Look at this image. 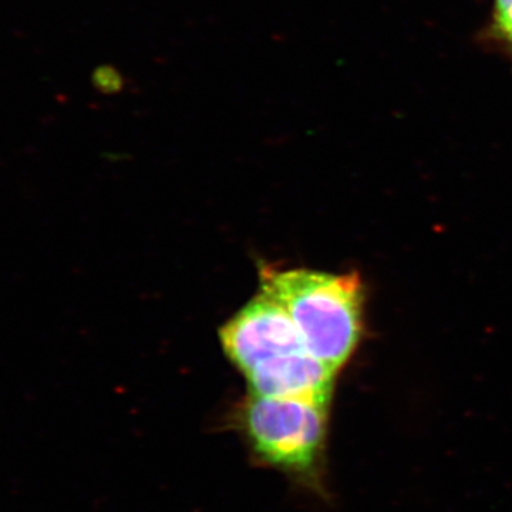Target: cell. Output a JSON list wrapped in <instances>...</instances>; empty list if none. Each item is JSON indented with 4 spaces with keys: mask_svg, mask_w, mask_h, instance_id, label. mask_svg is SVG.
<instances>
[{
    "mask_svg": "<svg viewBox=\"0 0 512 512\" xmlns=\"http://www.w3.org/2000/svg\"><path fill=\"white\" fill-rule=\"evenodd\" d=\"M262 292L284 306L305 348L339 372L362 335V284L356 275H333L308 269L265 268Z\"/></svg>",
    "mask_w": 512,
    "mask_h": 512,
    "instance_id": "6da1fadb",
    "label": "cell"
},
{
    "mask_svg": "<svg viewBox=\"0 0 512 512\" xmlns=\"http://www.w3.org/2000/svg\"><path fill=\"white\" fill-rule=\"evenodd\" d=\"M481 39L490 49L505 57L512 67V0H493Z\"/></svg>",
    "mask_w": 512,
    "mask_h": 512,
    "instance_id": "5b68a950",
    "label": "cell"
},
{
    "mask_svg": "<svg viewBox=\"0 0 512 512\" xmlns=\"http://www.w3.org/2000/svg\"><path fill=\"white\" fill-rule=\"evenodd\" d=\"M220 339L225 355L242 375L272 357L306 350L289 313L265 292L222 326Z\"/></svg>",
    "mask_w": 512,
    "mask_h": 512,
    "instance_id": "3957f363",
    "label": "cell"
},
{
    "mask_svg": "<svg viewBox=\"0 0 512 512\" xmlns=\"http://www.w3.org/2000/svg\"><path fill=\"white\" fill-rule=\"evenodd\" d=\"M328 421L329 404L251 393L234 417L256 463L315 491L322 488Z\"/></svg>",
    "mask_w": 512,
    "mask_h": 512,
    "instance_id": "7a4b0ae2",
    "label": "cell"
},
{
    "mask_svg": "<svg viewBox=\"0 0 512 512\" xmlns=\"http://www.w3.org/2000/svg\"><path fill=\"white\" fill-rule=\"evenodd\" d=\"M93 84L100 93L113 96L126 90V77L113 64H103L94 72Z\"/></svg>",
    "mask_w": 512,
    "mask_h": 512,
    "instance_id": "8992f818",
    "label": "cell"
},
{
    "mask_svg": "<svg viewBox=\"0 0 512 512\" xmlns=\"http://www.w3.org/2000/svg\"><path fill=\"white\" fill-rule=\"evenodd\" d=\"M244 376L255 396L330 404L336 372L308 350H299L265 360Z\"/></svg>",
    "mask_w": 512,
    "mask_h": 512,
    "instance_id": "277c9868",
    "label": "cell"
}]
</instances>
